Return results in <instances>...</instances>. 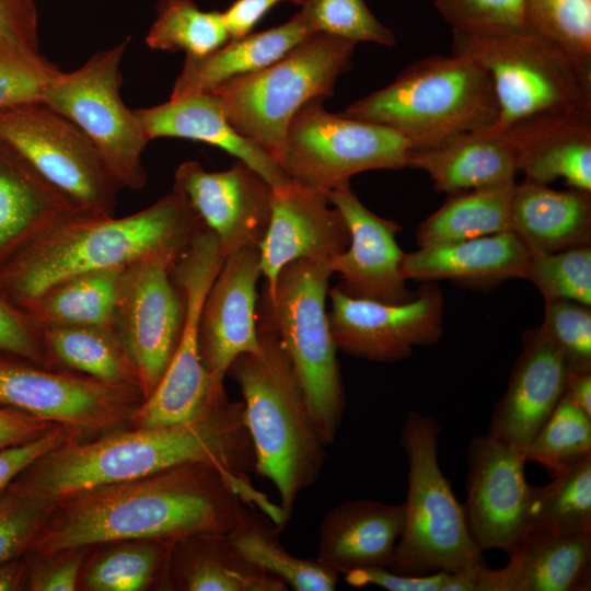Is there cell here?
<instances>
[{"label": "cell", "instance_id": "4", "mask_svg": "<svg viewBox=\"0 0 591 591\" xmlns=\"http://www.w3.org/2000/svg\"><path fill=\"white\" fill-rule=\"evenodd\" d=\"M257 325L260 350L236 357L227 375L239 385L243 396L255 473L276 487L285 526L299 494L318 478L326 445L275 331L258 313Z\"/></svg>", "mask_w": 591, "mask_h": 591}, {"label": "cell", "instance_id": "15", "mask_svg": "<svg viewBox=\"0 0 591 591\" xmlns=\"http://www.w3.org/2000/svg\"><path fill=\"white\" fill-rule=\"evenodd\" d=\"M181 255L150 254L121 273L112 328L136 367L143 399L163 376L183 333L186 301L172 278Z\"/></svg>", "mask_w": 591, "mask_h": 591}, {"label": "cell", "instance_id": "20", "mask_svg": "<svg viewBox=\"0 0 591 591\" xmlns=\"http://www.w3.org/2000/svg\"><path fill=\"white\" fill-rule=\"evenodd\" d=\"M348 244V228L327 192L288 178L273 187L270 220L258 245L263 289L274 291L286 265L301 259L328 262Z\"/></svg>", "mask_w": 591, "mask_h": 591}, {"label": "cell", "instance_id": "18", "mask_svg": "<svg viewBox=\"0 0 591 591\" xmlns=\"http://www.w3.org/2000/svg\"><path fill=\"white\" fill-rule=\"evenodd\" d=\"M173 190L182 194L201 223L218 239L227 256L244 247H258L271 212V185L246 163L236 160L228 170L208 172L197 161L181 163Z\"/></svg>", "mask_w": 591, "mask_h": 591}, {"label": "cell", "instance_id": "7", "mask_svg": "<svg viewBox=\"0 0 591 591\" xmlns=\"http://www.w3.org/2000/svg\"><path fill=\"white\" fill-rule=\"evenodd\" d=\"M357 43L324 33L303 39L281 58L209 91L231 126L278 163L296 113L334 92L352 65Z\"/></svg>", "mask_w": 591, "mask_h": 591}, {"label": "cell", "instance_id": "48", "mask_svg": "<svg viewBox=\"0 0 591 591\" xmlns=\"http://www.w3.org/2000/svg\"><path fill=\"white\" fill-rule=\"evenodd\" d=\"M0 354L18 356L42 366L57 368L48 355L40 326L1 292Z\"/></svg>", "mask_w": 591, "mask_h": 591}, {"label": "cell", "instance_id": "17", "mask_svg": "<svg viewBox=\"0 0 591 591\" xmlns=\"http://www.w3.org/2000/svg\"><path fill=\"white\" fill-rule=\"evenodd\" d=\"M467 462L463 510L472 538L480 552L508 553L526 532L530 484L523 450L487 432L471 439Z\"/></svg>", "mask_w": 591, "mask_h": 591}, {"label": "cell", "instance_id": "8", "mask_svg": "<svg viewBox=\"0 0 591 591\" xmlns=\"http://www.w3.org/2000/svg\"><path fill=\"white\" fill-rule=\"evenodd\" d=\"M440 426L410 412L401 431L408 463L403 533L389 569L408 576L460 571L486 566L468 531L463 506L438 461Z\"/></svg>", "mask_w": 591, "mask_h": 591}, {"label": "cell", "instance_id": "37", "mask_svg": "<svg viewBox=\"0 0 591 591\" xmlns=\"http://www.w3.org/2000/svg\"><path fill=\"white\" fill-rule=\"evenodd\" d=\"M529 530L591 531V456L553 474L546 485H530Z\"/></svg>", "mask_w": 591, "mask_h": 591}, {"label": "cell", "instance_id": "56", "mask_svg": "<svg viewBox=\"0 0 591 591\" xmlns=\"http://www.w3.org/2000/svg\"><path fill=\"white\" fill-rule=\"evenodd\" d=\"M27 571L28 561L25 555L0 564V591L24 589Z\"/></svg>", "mask_w": 591, "mask_h": 591}, {"label": "cell", "instance_id": "22", "mask_svg": "<svg viewBox=\"0 0 591 591\" xmlns=\"http://www.w3.org/2000/svg\"><path fill=\"white\" fill-rule=\"evenodd\" d=\"M568 373L555 345L538 328L526 332L487 432L523 450L564 396Z\"/></svg>", "mask_w": 591, "mask_h": 591}, {"label": "cell", "instance_id": "32", "mask_svg": "<svg viewBox=\"0 0 591 591\" xmlns=\"http://www.w3.org/2000/svg\"><path fill=\"white\" fill-rule=\"evenodd\" d=\"M164 580L172 589L186 591L288 590L281 580L241 556L223 534H198L175 542Z\"/></svg>", "mask_w": 591, "mask_h": 591}, {"label": "cell", "instance_id": "27", "mask_svg": "<svg viewBox=\"0 0 591 591\" xmlns=\"http://www.w3.org/2000/svg\"><path fill=\"white\" fill-rule=\"evenodd\" d=\"M135 113L149 140L173 137L201 141L246 163L271 187L288 181L283 169L271 155L231 126L209 92L169 100L160 105L135 109Z\"/></svg>", "mask_w": 591, "mask_h": 591}, {"label": "cell", "instance_id": "14", "mask_svg": "<svg viewBox=\"0 0 591 591\" xmlns=\"http://www.w3.org/2000/svg\"><path fill=\"white\" fill-rule=\"evenodd\" d=\"M142 402L136 386L0 354V404L63 426L80 440L127 425Z\"/></svg>", "mask_w": 591, "mask_h": 591}, {"label": "cell", "instance_id": "34", "mask_svg": "<svg viewBox=\"0 0 591 591\" xmlns=\"http://www.w3.org/2000/svg\"><path fill=\"white\" fill-rule=\"evenodd\" d=\"M40 328L55 367L140 390L136 367L111 326L53 325Z\"/></svg>", "mask_w": 591, "mask_h": 591}, {"label": "cell", "instance_id": "31", "mask_svg": "<svg viewBox=\"0 0 591 591\" xmlns=\"http://www.w3.org/2000/svg\"><path fill=\"white\" fill-rule=\"evenodd\" d=\"M74 211L0 139V266L36 234Z\"/></svg>", "mask_w": 591, "mask_h": 591}, {"label": "cell", "instance_id": "45", "mask_svg": "<svg viewBox=\"0 0 591 591\" xmlns=\"http://www.w3.org/2000/svg\"><path fill=\"white\" fill-rule=\"evenodd\" d=\"M538 331L564 356L569 372L591 371V309L569 300L545 301Z\"/></svg>", "mask_w": 591, "mask_h": 591}, {"label": "cell", "instance_id": "33", "mask_svg": "<svg viewBox=\"0 0 591 591\" xmlns=\"http://www.w3.org/2000/svg\"><path fill=\"white\" fill-rule=\"evenodd\" d=\"M515 181L450 194L417 228V245L432 246L512 231Z\"/></svg>", "mask_w": 591, "mask_h": 591}, {"label": "cell", "instance_id": "29", "mask_svg": "<svg viewBox=\"0 0 591 591\" xmlns=\"http://www.w3.org/2000/svg\"><path fill=\"white\" fill-rule=\"evenodd\" d=\"M511 222L530 253L590 245L591 193L556 190L524 179L515 185Z\"/></svg>", "mask_w": 591, "mask_h": 591}, {"label": "cell", "instance_id": "21", "mask_svg": "<svg viewBox=\"0 0 591 591\" xmlns=\"http://www.w3.org/2000/svg\"><path fill=\"white\" fill-rule=\"evenodd\" d=\"M260 277L258 247L231 252L204 300L198 323L199 350L218 387H224L228 368L236 357L262 348L257 325Z\"/></svg>", "mask_w": 591, "mask_h": 591}, {"label": "cell", "instance_id": "11", "mask_svg": "<svg viewBox=\"0 0 591 591\" xmlns=\"http://www.w3.org/2000/svg\"><path fill=\"white\" fill-rule=\"evenodd\" d=\"M130 37L94 53L78 69L61 72L46 89L43 103L74 123L95 144L121 188L147 183L142 153L150 141L120 95V65Z\"/></svg>", "mask_w": 591, "mask_h": 591}, {"label": "cell", "instance_id": "43", "mask_svg": "<svg viewBox=\"0 0 591 591\" xmlns=\"http://www.w3.org/2000/svg\"><path fill=\"white\" fill-rule=\"evenodd\" d=\"M299 13L312 33H324L355 43L394 46V33L370 11L364 0H303Z\"/></svg>", "mask_w": 591, "mask_h": 591}, {"label": "cell", "instance_id": "9", "mask_svg": "<svg viewBox=\"0 0 591 591\" xmlns=\"http://www.w3.org/2000/svg\"><path fill=\"white\" fill-rule=\"evenodd\" d=\"M453 54L472 57L488 71L499 111L494 128L591 111V72L529 28L494 35L453 31Z\"/></svg>", "mask_w": 591, "mask_h": 591}, {"label": "cell", "instance_id": "16", "mask_svg": "<svg viewBox=\"0 0 591 591\" xmlns=\"http://www.w3.org/2000/svg\"><path fill=\"white\" fill-rule=\"evenodd\" d=\"M329 328L343 352L376 362H394L415 347L436 344L442 334L443 297L433 283L404 303L350 297L336 286L328 290Z\"/></svg>", "mask_w": 591, "mask_h": 591}, {"label": "cell", "instance_id": "53", "mask_svg": "<svg viewBox=\"0 0 591 591\" xmlns=\"http://www.w3.org/2000/svg\"><path fill=\"white\" fill-rule=\"evenodd\" d=\"M55 425L0 404V450L35 439Z\"/></svg>", "mask_w": 591, "mask_h": 591}, {"label": "cell", "instance_id": "55", "mask_svg": "<svg viewBox=\"0 0 591 591\" xmlns=\"http://www.w3.org/2000/svg\"><path fill=\"white\" fill-rule=\"evenodd\" d=\"M565 394L591 417V371L568 373Z\"/></svg>", "mask_w": 591, "mask_h": 591}, {"label": "cell", "instance_id": "1", "mask_svg": "<svg viewBox=\"0 0 591 591\" xmlns=\"http://www.w3.org/2000/svg\"><path fill=\"white\" fill-rule=\"evenodd\" d=\"M260 493L206 463L95 486L56 501L26 555L124 541L177 542L198 534L229 535Z\"/></svg>", "mask_w": 591, "mask_h": 591}, {"label": "cell", "instance_id": "46", "mask_svg": "<svg viewBox=\"0 0 591 591\" xmlns=\"http://www.w3.org/2000/svg\"><path fill=\"white\" fill-rule=\"evenodd\" d=\"M453 31L476 35L528 30L525 0H434Z\"/></svg>", "mask_w": 591, "mask_h": 591}, {"label": "cell", "instance_id": "39", "mask_svg": "<svg viewBox=\"0 0 591 591\" xmlns=\"http://www.w3.org/2000/svg\"><path fill=\"white\" fill-rule=\"evenodd\" d=\"M155 11L144 38L150 49L200 57L230 40L223 13L204 11L193 0H159Z\"/></svg>", "mask_w": 591, "mask_h": 591}, {"label": "cell", "instance_id": "2", "mask_svg": "<svg viewBox=\"0 0 591 591\" xmlns=\"http://www.w3.org/2000/svg\"><path fill=\"white\" fill-rule=\"evenodd\" d=\"M188 463L217 466L243 482L255 472L243 403L227 398L177 425L108 430L69 439L45 453L9 485L15 491L59 501L82 490L144 477Z\"/></svg>", "mask_w": 591, "mask_h": 591}, {"label": "cell", "instance_id": "38", "mask_svg": "<svg viewBox=\"0 0 591 591\" xmlns=\"http://www.w3.org/2000/svg\"><path fill=\"white\" fill-rule=\"evenodd\" d=\"M173 542L124 541L91 556L83 565L79 586L90 591H140L150 587L165 570Z\"/></svg>", "mask_w": 591, "mask_h": 591}, {"label": "cell", "instance_id": "25", "mask_svg": "<svg viewBox=\"0 0 591 591\" xmlns=\"http://www.w3.org/2000/svg\"><path fill=\"white\" fill-rule=\"evenodd\" d=\"M499 130L513 143L526 181L548 185L563 178L570 188L591 193V111L540 116Z\"/></svg>", "mask_w": 591, "mask_h": 591}, {"label": "cell", "instance_id": "52", "mask_svg": "<svg viewBox=\"0 0 591 591\" xmlns=\"http://www.w3.org/2000/svg\"><path fill=\"white\" fill-rule=\"evenodd\" d=\"M0 38L39 50V16L35 0H0Z\"/></svg>", "mask_w": 591, "mask_h": 591}, {"label": "cell", "instance_id": "36", "mask_svg": "<svg viewBox=\"0 0 591 591\" xmlns=\"http://www.w3.org/2000/svg\"><path fill=\"white\" fill-rule=\"evenodd\" d=\"M280 530L263 511L246 508L239 524L228 535L246 560L281 580L296 591H333L339 575L316 559L287 552L279 542Z\"/></svg>", "mask_w": 591, "mask_h": 591}, {"label": "cell", "instance_id": "41", "mask_svg": "<svg viewBox=\"0 0 591 591\" xmlns=\"http://www.w3.org/2000/svg\"><path fill=\"white\" fill-rule=\"evenodd\" d=\"M525 21L591 72V0H525Z\"/></svg>", "mask_w": 591, "mask_h": 591}, {"label": "cell", "instance_id": "42", "mask_svg": "<svg viewBox=\"0 0 591 591\" xmlns=\"http://www.w3.org/2000/svg\"><path fill=\"white\" fill-rule=\"evenodd\" d=\"M525 279L536 286L545 301L569 300L591 306L590 245L531 253Z\"/></svg>", "mask_w": 591, "mask_h": 591}, {"label": "cell", "instance_id": "51", "mask_svg": "<svg viewBox=\"0 0 591 591\" xmlns=\"http://www.w3.org/2000/svg\"><path fill=\"white\" fill-rule=\"evenodd\" d=\"M450 571H434L420 576L401 575L386 567L354 570L345 580L354 587L376 586L389 591H443Z\"/></svg>", "mask_w": 591, "mask_h": 591}, {"label": "cell", "instance_id": "26", "mask_svg": "<svg viewBox=\"0 0 591 591\" xmlns=\"http://www.w3.org/2000/svg\"><path fill=\"white\" fill-rule=\"evenodd\" d=\"M530 251L512 231L422 246L405 253L406 280H452L471 286H493L508 279H525Z\"/></svg>", "mask_w": 591, "mask_h": 591}, {"label": "cell", "instance_id": "5", "mask_svg": "<svg viewBox=\"0 0 591 591\" xmlns=\"http://www.w3.org/2000/svg\"><path fill=\"white\" fill-rule=\"evenodd\" d=\"M498 113L488 71L472 57L452 54L413 62L389 85L340 114L386 125L403 135L412 149H422L490 128Z\"/></svg>", "mask_w": 591, "mask_h": 591}, {"label": "cell", "instance_id": "50", "mask_svg": "<svg viewBox=\"0 0 591 591\" xmlns=\"http://www.w3.org/2000/svg\"><path fill=\"white\" fill-rule=\"evenodd\" d=\"M72 438L78 439L63 426L55 425L35 439L0 450V493L30 464Z\"/></svg>", "mask_w": 591, "mask_h": 591}, {"label": "cell", "instance_id": "44", "mask_svg": "<svg viewBox=\"0 0 591 591\" xmlns=\"http://www.w3.org/2000/svg\"><path fill=\"white\" fill-rule=\"evenodd\" d=\"M61 72L39 50L0 38V108L42 102Z\"/></svg>", "mask_w": 591, "mask_h": 591}, {"label": "cell", "instance_id": "54", "mask_svg": "<svg viewBox=\"0 0 591 591\" xmlns=\"http://www.w3.org/2000/svg\"><path fill=\"white\" fill-rule=\"evenodd\" d=\"M283 1L301 5L303 0H235L222 12L230 39L240 38L251 33L270 9Z\"/></svg>", "mask_w": 591, "mask_h": 591}, {"label": "cell", "instance_id": "24", "mask_svg": "<svg viewBox=\"0 0 591 591\" xmlns=\"http://www.w3.org/2000/svg\"><path fill=\"white\" fill-rule=\"evenodd\" d=\"M404 502L355 499L340 503L323 518L316 560L338 575L389 567L403 533Z\"/></svg>", "mask_w": 591, "mask_h": 591}, {"label": "cell", "instance_id": "40", "mask_svg": "<svg viewBox=\"0 0 591 591\" xmlns=\"http://www.w3.org/2000/svg\"><path fill=\"white\" fill-rule=\"evenodd\" d=\"M523 454L552 474L591 456V417L564 394Z\"/></svg>", "mask_w": 591, "mask_h": 591}, {"label": "cell", "instance_id": "19", "mask_svg": "<svg viewBox=\"0 0 591 591\" xmlns=\"http://www.w3.org/2000/svg\"><path fill=\"white\" fill-rule=\"evenodd\" d=\"M327 196L349 231L348 247L327 262L333 274L339 275L336 287L350 297L384 303L412 300L416 292L407 288L402 269L405 253L396 241L402 227L369 210L349 182L335 186Z\"/></svg>", "mask_w": 591, "mask_h": 591}, {"label": "cell", "instance_id": "28", "mask_svg": "<svg viewBox=\"0 0 591 591\" xmlns=\"http://www.w3.org/2000/svg\"><path fill=\"white\" fill-rule=\"evenodd\" d=\"M409 167L426 172L437 192L450 195L514 181L520 160L506 132L490 127L412 149Z\"/></svg>", "mask_w": 591, "mask_h": 591}, {"label": "cell", "instance_id": "13", "mask_svg": "<svg viewBox=\"0 0 591 591\" xmlns=\"http://www.w3.org/2000/svg\"><path fill=\"white\" fill-rule=\"evenodd\" d=\"M224 257L217 236L202 228L173 266L172 278L186 301L183 333L163 376L132 413L129 427L186 422L228 397L225 389L218 387L207 371L198 343L201 306Z\"/></svg>", "mask_w": 591, "mask_h": 591}, {"label": "cell", "instance_id": "35", "mask_svg": "<svg viewBox=\"0 0 591 591\" xmlns=\"http://www.w3.org/2000/svg\"><path fill=\"white\" fill-rule=\"evenodd\" d=\"M124 267L65 279L23 311L40 326H111Z\"/></svg>", "mask_w": 591, "mask_h": 591}, {"label": "cell", "instance_id": "3", "mask_svg": "<svg viewBox=\"0 0 591 591\" xmlns=\"http://www.w3.org/2000/svg\"><path fill=\"white\" fill-rule=\"evenodd\" d=\"M202 228L186 198L173 189L121 218L74 211L36 234L0 266V292L24 310L70 277L125 267L159 252L183 254Z\"/></svg>", "mask_w": 591, "mask_h": 591}, {"label": "cell", "instance_id": "23", "mask_svg": "<svg viewBox=\"0 0 591 591\" xmlns=\"http://www.w3.org/2000/svg\"><path fill=\"white\" fill-rule=\"evenodd\" d=\"M499 569L483 567L476 591H587L591 587V531L529 530Z\"/></svg>", "mask_w": 591, "mask_h": 591}, {"label": "cell", "instance_id": "10", "mask_svg": "<svg viewBox=\"0 0 591 591\" xmlns=\"http://www.w3.org/2000/svg\"><path fill=\"white\" fill-rule=\"evenodd\" d=\"M314 99L293 116L279 160L288 178L325 192L373 170L409 167L412 147L397 130L333 114Z\"/></svg>", "mask_w": 591, "mask_h": 591}, {"label": "cell", "instance_id": "6", "mask_svg": "<svg viewBox=\"0 0 591 591\" xmlns=\"http://www.w3.org/2000/svg\"><path fill=\"white\" fill-rule=\"evenodd\" d=\"M332 275L327 262H292L280 270L271 293L263 289L257 304L292 363L326 447L336 438L346 406L325 304Z\"/></svg>", "mask_w": 591, "mask_h": 591}, {"label": "cell", "instance_id": "30", "mask_svg": "<svg viewBox=\"0 0 591 591\" xmlns=\"http://www.w3.org/2000/svg\"><path fill=\"white\" fill-rule=\"evenodd\" d=\"M312 34L297 13L278 26L230 39L208 55L186 56L170 100L209 92L228 80L262 70Z\"/></svg>", "mask_w": 591, "mask_h": 591}, {"label": "cell", "instance_id": "12", "mask_svg": "<svg viewBox=\"0 0 591 591\" xmlns=\"http://www.w3.org/2000/svg\"><path fill=\"white\" fill-rule=\"evenodd\" d=\"M0 139L76 210L114 216L121 186L91 139L43 102L0 108Z\"/></svg>", "mask_w": 591, "mask_h": 591}, {"label": "cell", "instance_id": "49", "mask_svg": "<svg viewBox=\"0 0 591 591\" xmlns=\"http://www.w3.org/2000/svg\"><path fill=\"white\" fill-rule=\"evenodd\" d=\"M91 547L72 548L45 558L25 554L28 561L26 587L33 591H73Z\"/></svg>", "mask_w": 591, "mask_h": 591}, {"label": "cell", "instance_id": "47", "mask_svg": "<svg viewBox=\"0 0 591 591\" xmlns=\"http://www.w3.org/2000/svg\"><path fill=\"white\" fill-rule=\"evenodd\" d=\"M56 501L9 486L0 493V564L24 556Z\"/></svg>", "mask_w": 591, "mask_h": 591}]
</instances>
